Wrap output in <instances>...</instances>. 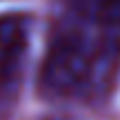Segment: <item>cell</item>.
<instances>
[{"label": "cell", "mask_w": 120, "mask_h": 120, "mask_svg": "<svg viewBox=\"0 0 120 120\" xmlns=\"http://www.w3.org/2000/svg\"><path fill=\"white\" fill-rule=\"evenodd\" d=\"M73 16L120 29V0H69Z\"/></svg>", "instance_id": "obj_3"}, {"label": "cell", "mask_w": 120, "mask_h": 120, "mask_svg": "<svg viewBox=\"0 0 120 120\" xmlns=\"http://www.w3.org/2000/svg\"><path fill=\"white\" fill-rule=\"evenodd\" d=\"M120 73V29L82 20L51 34L38 73L40 91L51 98L94 102L113 89Z\"/></svg>", "instance_id": "obj_1"}, {"label": "cell", "mask_w": 120, "mask_h": 120, "mask_svg": "<svg viewBox=\"0 0 120 120\" xmlns=\"http://www.w3.org/2000/svg\"><path fill=\"white\" fill-rule=\"evenodd\" d=\"M47 120H67V118H47Z\"/></svg>", "instance_id": "obj_4"}, {"label": "cell", "mask_w": 120, "mask_h": 120, "mask_svg": "<svg viewBox=\"0 0 120 120\" xmlns=\"http://www.w3.org/2000/svg\"><path fill=\"white\" fill-rule=\"evenodd\" d=\"M29 45V20L20 13L0 16V89L18 78Z\"/></svg>", "instance_id": "obj_2"}]
</instances>
